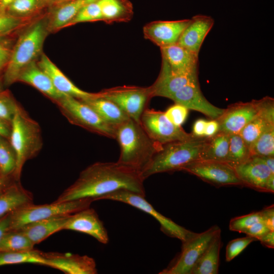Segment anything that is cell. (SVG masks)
I'll return each instance as SVG.
<instances>
[{
    "label": "cell",
    "instance_id": "obj_1",
    "mask_svg": "<svg viewBox=\"0 0 274 274\" xmlns=\"http://www.w3.org/2000/svg\"><path fill=\"white\" fill-rule=\"evenodd\" d=\"M145 179L139 172L117 162H97L87 166L54 201L62 202L90 198L94 201L120 189L145 196Z\"/></svg>",
    "mask_w": 274,
    "mask_h": 274
},
{
    "label": "cell",
    "instance_id": "obj_2",
    "mask_svg": "<svg viewBox=\"0 0 274 274\" xmlns=\"http://www.w3.org/2000/svg\"><path fill=\"white\" fill-rule=\"evenodd\" d=\"M120 147L118 162L142 173L163 145L152 140L140 123L129 119L116 128Z\"/></svg>",
    "mask_w": 274,
    "mask_h": 274
},
{
    "label": "cell",
    "instance_id": "obj_3",
    "mask_svg": "<svg viewBox=\"0 0 274 274\" xmlns=\"http://www.w3.org/2000/svg\"><path fill=\"white\" fill-rule=\"evenodd\" d=\"M49 31L48 20L42 18L32 23L20 34L13 47L10 61L4 71L5 85L17 82L21 72L42 54Z\"/></svg>",
    "mask_w": 274,
    "mask_h": 274
},
{
    "label": "cell",
    "instance_id": "obj_4",
    "mask_svg": "<svg viewBox=\"0 0 274 274\" xmlns=\"http://www.w3.org/2000/svg\"><path fill=\"white\" fill-rule=\"evenodd\" d=\"M207 139L194 137L163 145L142 173V177L145 180L156 174L182 170L190 163L200 159Z\"/></svg>",
    "mask_w": 274,
    "mask_h": 274
},
{
    "label": "cell",
    "instance_id": "obj_5",
    "mask_svg": "<svg viewBox=\"0 0 274 274\" xmlns=\"http://www.w3.org/2000/svg\"><path fill=\"white\" fill-rule=\"evenodd\" d=\"M9 140L16 156V166L13 176L15 180L20 181L24 163L37 156L43 146L39 124L29 117L21 107L11 121Z\"/></svg>",
    "mask_w": 274,
    "mask_h": 274
},
{
    "label": "cell",
    "instance_id": "obj_6",
    "mask_svg": "<svg viewBox=\"0 0 274 274\" xmlns=\"http://www.w3.org/2000/svg\"><path fill=\"white\" fill-rule=\"evenodd\" d=\"M90 198L50 204L25 205L10 214L9 230H17L28 223L55 216L67 215L90 207Z\"/></svg>",
    "mask_w": 274,
    "mask_h": 274
},
{
    "label": "cell",
    "instance_id": "obj_7",
    "mask_svg": "<svg viewBox=\"0 0 274 274\" xmlns=\"http://www.w3.org/2000/svg\"><path fill=\"white\" fill-rule=\"evenodd\" d=\"M54 102L71 123L99 135L115 139L116 129L82 100L63 94Z\"/></svg>",
    "mask_w": 274,
    "mask_h": 274
},
{
    "label": "cell",
    "instance_id": "obj_8",
    "mask_svg": "<svg viewBox=\"0 0 274 274\" xmlns=\"http://www.w3.org/2000/svg\"><path fill=\"white\" fill-rule=\"evenodd\" d=\"M221 235V229L214 225L199 233L193 232L182 242L181 252L174 262L160 274H190L198 259L214 239Z\"/></svg>",
    "mask_w": 274,
    "mask_h": 274
},
{
    "label": "cell",
    "instance_id": "obj_9",
    "mask_svg": "<svg viewBox=\"0 0 274 274\" xmlns=\"http://www.w3.org/2000/svg\"><path fill=\"white\" fill-rule=\"evenodd\" d=\"M145 196L128 190L120 189L100 197L98 200L108 199L121 202L138 209L152 216L160 225L161 230L165 234L185 241L193 234L184 227L163 216L149 202Z\"/></svg>",
    "mask_w": 274,
    "mask_h": 274
},
{
    "label": "cell",
    "instance_id": "obj_10",
    "mask_svg": "<svg viewBox=\"0 0 274 274\" xmlns=\"http://www.w3.org/2000/svg\"><path fill=\"white\" fill-rule=\"evenodd\" d=\"M97 96L116 104L133 120H140L150 99L152 98L149 87L121 86L105 89Z\"/></svg>",
    "mask_w": 274,
    "mask_h": 274
},
{
    "label": "cell",
    "instance_id": "obj_11",
    "mask_svg": "<svg viewBox=\"0 0 274 274\" xmlns=\"http://www.w3.org/2000/svg\"><path fill=\"white\" fill-rule=\"evenodd\" d=\"M140 124L152 140L161 145L196 137L192 133L186 132L181 126L172 123L164 112L148 108L142 115Z\"/></svg>",
    "mask_w": 274,
    "mask_h": 274
},
{
    "label": "cell",
    "instance_id": "obj_12",
    "mask_svg": "<svg viewBox=\"0 0 274 274\" xmlns=\"http://www.w3.org/2000/svg\"><path fill=\"white\" fill-rule=\"evenodd\" d=\"M182 170L216 187L242 186L234 168L226 162L200 159L187 164Z\"/></svg>",
    "mask_w": 274,
    "mask_h": 274
},
{
    "label": "cell",
    "instance_id": "obj_13",
    "mask_svg": "<svg viewBox=\"0 0 274 274\" xmlns=\"http://www.w3.org/2000/svg\"><path fill=\"white\" fill-rule=\"evenodd\" d=\"M261 99L249 102H238L229 105L216 120L219 124L218 132L228 134H238L258 113Z\"/></svg>",
    "mask_w": 274,
    "mask_h": 274
},
{
    "label": "cell",
    "instance_id": "obj_14",
    "mask_svg": "<svg viewBox=\"0 0 274 274\" xmlns=\"http://www.w3.org/2000/svg\"><path fill=\"white\" fill-rule=\"evenodd\" d=\"M63 230L86 233L103 244H107L109 241L108 233L103 222L95 210L90 207L70 215Z\"/></svg>",
    "mask_w": 274,
    "mask_h": 274
},
{
    "label": "cell",
    "instance_id": "obj_15",
    "mask_svg": "<svg viewBox=\"0 0 274 274\" xmlns=\"http://www.w3.org/2000/svg\"><path fill=\"white\" fill-rule=\"evenodd\" d=\"M175 104L188 110L198 111L211 119H216L224 111L210 103L203 95L198 82L189 84L171 95L169 98Z\"/></svg>",
    "mask_w": 274,
    "mask_h": 274
},
{
    "label": "cell",
    "instance_id": "obj_16",
    "mask_svg": "<svg viewBox=\"0 0 274 274\" xmlns=\"http://www.w3.org/2000/svg\"><path fill=\"white\" fill-rule=\"evenodd\" d=\"M46 266L58 269L66 274H96V264L87 255L70 253L43 252Z\"/></svg>",
    "mask_w": 274,
    "mask_h": 274
},
{
    "label": "cell",
    "instance_id": "obj_17",
    "mask_svg": "<svg viewBox=\"0 0 274 274\" xmlns=\"http://www.w3.org/2000/svg\"><path fill=\"white\" fill-rule=\"evenodd\" d=\"M162 64L172 74L198 73V55L176 44L160 48Z\"/></svg>",
    "mask_w": 274,
    "mask_h": 274
},
{
    "label": "cell",
    "instance_id": "obj_18",
    "mask_svg": "<svg viewBox=\"0 0 274 274\" xmlns=\"http://www.w3.org/2000/svg\"><path fill=\"white\" fill-rule=\"evenodd\" d=\"M190 19L174 21H156L143 28L145 38L160 48L177 44L178 40Z\"/></svg>",
    "mask_w": 274,
    "mask_h": 274
},
{
    "label": "cell",
    "instance_id": "obj_19",
    "mask_svg": "<svg viewBox=\"0 0 274 274\" xmlns=\"http://www.w3.org/2000/svg\"><path fill=\"white\" fill-rule=\"evenodd\" d=\"M242 186L258 191L266 192L265 184L272 174L263 159L258 156H250L245 162L234 167Z\"/></svg>",
    "mask_w": 274,
    "mask_h": 274
},
{
    "label": "cell",
    "instance_id": "obj_20",
    "mask_svg": "<svg viewBox=\"0 0 274 274\" xmlns=\"http://www.w3.org/2000/svg\"><path fill=\"white\" fill-rule=\"evenodd\" d=\"M214 24L209 16L196 15L190 19V22L181 33L177 44L199 55L202 44Z\"/></svg>",
    "mask_w": 274,
    "mask_h": 274
},
{
    "label": "cell",
    "instance_id": "obj_21",
    "mask_svg": "<svg viewBox=\"0 0 274 274\" xmlns=\"http://www.w3.org/2000/svg\"><path fill=\"white\" fill-rule=\"evenodd\" d=\"M198 82V73L174 74L161 65L157 80L149 88L151 97L161 96L168 98L186 85Z\"/></svg>",
    "mask_w": 274,
    "mask_h": 274
},
{
    "label": "cell",
    "instance_id": "obj_22",
    "mask_svg": "<svg viewBox=\"0 0 274 274\" xmlns=\"http://www.w3.org/2000/svg\"><path fill=\"white\" fill-rule=\"evenodd\" d=\"M37 64L49 77L55 88L61 93L81 100L96 95V93L88 92L76 86L45 54L42 53Z\"/></svg>",
    "mask_w": 274,
    "mask_h": 274
},
{
    "label": "cell",
    "instance_id": "obj_23",
    "mask_svg": "<svg viewBox=\"0 0 274 274\" xmlns=\"http://www.w3.org/2000/svg\"><path fill=\"white\" fill-rule=\"evenodd\" d=\"M274 125V99L269 96L261 99L258 113L244 127L239 133L248 147L270 126Z\"/></svg>",
    "mask_w": 274,
    "mask_h": 274
},
{
    "label": "cell",
    "instance_id": "obj_24",
    "mask_svg": "<svg viewBox=\"0 0 274 274\" xmlns=\"http://www.w3.org/2000/svg\"><path fill=\"white\" fill-rule=\"evenodd\" d=\"M17 82L29 84L55 102L64 94L57 90L50 78L35 61L24 68L19 75Z\"/></svg>",
    "mask_w": 274,
    "mask_h": 274
},
{
    "label": "cell",
    "instance_id": "obj_25",
    "mask_svg": "<svg viewBox=\"0 0 274 274\" xmlns=\"http://www.w3.org/2000/svg\"><path fill=\"white\" fill-rule=\"evenodd\" d=\"M69 215L58 216L38 220L25 224L17 230L27 236L35 245L54 233L63 230Z\"/></svg>",
    "mask_w": 274,
    "mask_h": 274
},
{
    "label": "cell",
    "instance_id": "obj_26",
    "mask_svg": "<svg viewBox=\"0 0 274 274\" xmlns=\"http://www.w3.org/2000/svg\"><path fill=\"white\" fill-rule=\"evenodd\" d=\"M33 203L32 194L14 181L0 191V219L25 205Z\"/></svg>",
    "mask_w": 274,
    "mask_h": 274
},
{
    "label": "cell",
    "instance_id": "obj_27",
    "mask_svg": "<svg viewBox=\"0 0 274 274\" xmlns=\"http://www.w3.org/2000/svg\"><path fill=\"white\" fill-rule=\"evenodd\" d=\"M82 101L89 106L106 122L115 129L130 119L116 104L98 96L97 93L94 97Z\"/></svg>",
    "mask_w": 274,
    "mask_h": 274
},
{
    "label": "cell",
    "instance_id": "obj_28",
    "mask_svg": "<svg viewBox=\"0 0 274 274\" xmlns=\"http://www.w3.org/2000/svg\"><path fill=\"white\" fill-rule=\"evenodd\" d=\"M97 1L73 0L59 6L48 19L49 31H55L67 26L84 6Z\"/></svg>",
    "mask_w": 274,
    "mask_h": 274
},
{
    "label": "cell",
    "instance_id": "obj_29",
    "mask_svg": "<svg viewBox=\"0 0 274 274\" xmlns=\"http://www.w3.org/2000/svg\"><path fill=\"white\" fill-rule=\"evenodd\" d=\"M102 20L108 23L126 21L133 14V8L129 0H97Z\"/></svg>",
    "mask_w": 274,
    "mask_h": 274
},
{
    "label": "cell",
    "instance_id": "obj_30",
    "mask_svg": "<svg viewBox=\"0 0 274 274\" xmlns=\"http://www.w3.org/2000/svg\"><path fill=\"white\" fill-rule=\"evenodd\" d=\"M221 247V235L216 237L193 266L190 274H217Z\"/></svg>",
    "mask_w": 274,
    "mask_h": 274
},
{
    "label": "cell",
    "instance_id": "obj_31",
    "mask_svg": "<svg viewBox=\"0 0 274 274\" xmlns=\"http://www.w3.org/2000/svg\"><path fill=\"white\" fill-rule=\"evenodd\" d=\"M229 138V134L221 132L208 138L200 159L227 163Z\"/></svg>",
    "mask_w": 274,
    "mask_h": 274
},
{
    "label": "cell",
    "instance_id": "obj_32",
    "mask_svg": "<svg viewBox=\"0 0 274 274\" xmlns=\"http://www.w3.org/2000/svg\"><path fill=\"white\" fill-rule=\"evenodd\" d=\"M27 263L45 266L47 264L43 252L35 249L24 252H0V266Z\"/></svg>",
    "mask_w": 274,
    "mask_h": 274
},
{
    "label": "cell",
    "instance_id": "obj_33",
    "mask_svg": "<svg viewBox=\"0 0 274 274\" xmlns=\"http://www.w3.org/2000/svg\"><path fill=\"white\" fill-rule=\"evenodd\" d=\"M35 245L18 230L7 231L0 240V252H24L32 250Z\"/></svg>",
    "mask_w": 274,
    "mask_h": 274
},
{
    "label": "cell",
    "instance_id": "obj_34",
    "mask_svg": "<svg viewBox=\"0 0 274 274\" xmlns=\"http://www.w3.org/2000/svg\"><path fill=\"white\" fill-rule=\"evenodd\" d=\"M250 157L249 149L238 134L230 135L227 163L234 167L246 161Z\"/></svg>",
    "mask_w": 274,
    "mask_h": 274
},
{
    "label": "cell",
    "instance_id": "obj_35",
    "mask_svg": "<svg viewBox=\"0 0 274 274\" xmlns=\"http://www.w3.org/2000/svg\"><path fill=\"white\" fill-rule=\"evenodd\" d=\"M249 149L250 156H274V125L261 133Z\"/></svg>",
    "mask_w": 274,
    "mask_h": 274
},
{
    "label": "cell",
    "instance_id": "obj_36",
    "mask_svg": "<svg viewBox=\"0 0 274 274\" xmlns=\"http://www.w3.org/2000/svg\"><path fill=\"white\" fill-rule=\"evenodd\" d=\"M16 166V154L9 140L0 136V176H13Z\"/></svg>",
    "mask_w": 274,
    "mask_h": 274
},
{
    "label": "cell",
    "instance_id": "obj_37",
    "mask_svg": "<svg viewBox=\"0 0 274 274\" xmlns=\"http://www.w3.org/2000/svg\"><path fill=\"white\" fill-rule=\"evenodd\" d=\"M102 20L99 6L97 1L90 3L84 6L69 22L67 26L79 23L93 22Z\"/></svg>",
    "mask_w": 274,
    "mask_h": 274
},
{
    "label": "cell",
    "instance_id": "obj_38",
    "mask_svg": "<svg viewBox=\"0 0 274 274\" xmlns=\"http://www.w3.org/2000/svg\"><path fill=\"white\" fill-rule=\"evenodd\" d=\"M23 18L14 16L0 9V37H9L26 24Z\"/></svg>",
    "mask_w": 274,
    "mask_h": 274
},
{
    "label": "cell",
    "instance_id": "obj_39",
    "mask_svg": "<svg viewBox=\"0 0 274 274\" xmlns=\"http://www.w3.org/2000/svg\"><path fill=\"white\" fill-rule=\"evenodd\" d=\"M20 106L10 91H0V118L11 123V121Z\"/></svg>",
    "mask_w": 274,
    "mask_h": 274
},
{
    "label": "cell",
    "instance_id": "obj_40",
    "mask_svg": "<svg viewBox=\"0 0 274 274\" xmlns=\"http://www.w3.org/2000/svg\"><path fill=\"white\" fill-rule=\"evenodd\" d=\"M42 0H15L5 10L14 16L23 18L37 10Z\"/></svg>",
    "mask_w": 274,
    "mask_h": 274
},
{
    "label": "cell",
    "instance_id": "obj_41",
    "mask_svg": "<svg viewBox=\"0 0 274 274\" xmlns=\"http://www.w3.org/2000/svg\"><path fill=\"white\" fill-rule=\"evenodd\" d=\"M261 221H263L261 211L254 212L231 219L229 228L231 231L244 233L252 225Z\"/></svg>",
    "mask_w": 274,
    "mask_h": 274
},
{
    "label": "cell",
    "instance_id": "obj_42",
    "mask_svg": "<svg viewBox=\"0 0 274 274\" xmlns=\"http://www.w3.org/2000/svg\"><path fill=\"white\" fill-rule=\"evenodd\" d=\"M257 241L255 238L247 236L237 238L230 241L226 247V260L231 261L238 255L249 245L253 242Z\"/></svg>",
    "mask_w": 274,
    "mask_h": 274
},
{
    "label": "cell",
    "instance_id": "obj_43",
    "mask_svg": "<svg viewBox=\"0 0 274 274\" xmlns=\"http://www.w3.org/2000/svg\"><path fill=\"white\" fill-rule=\"evenodd\" d=\"M188 110L181 105L175 104L164 112V114L172 123L176 126H181L187 118Z\"/></svg>",
    "mask_w": 274,
    "mask_h": 274
},
{
    "label": "cell",
    "instance_id": "obj_44",
    "mask_svg": "<svg viewBox=\"0 0 274 274\" xmlns=\"http://www.w3.org/2000/svg\"><path fill=\"white\" fill-rule=\"evenodd\" d=\"M11 39L0 42V73L4 71L12 54Z\"/></svg>",
    "mask_w": 274,
    "mask_h": 274
},
{
    "label": "cell",
    "instance_id": "obj_45",
    "mask_svg": "<svg viewBox=\"0 0 274 274\" xmlns=\"http://www.w3.org/2000/svg\"><path fill=\"white\" fill-rule=\"evenodd\" d=\"M270 231L265 223L261 221L255 223L244 232L248 236L258 240L262 236Z\"/></svg>",
    "mask_w": 274,
    "mask_h": 274
},
{
    "label": "cell",
    "instance_id": "obj_46",
    "mask_svg": "<svg viewBox=\"0 0 274 274\" xmlns=\"http://www.w3.org/2000/svg\"><path fill=\"white\" fill-rule=\"evenodd\" d=\"M263 221L270 230L274 231V207L273 205L265 207L260 211Z\"/></svg>",
    "mask_w": 274,
    "mask_h": 274
},
{
    "label": "cell",
    "instance_id": "obj_47",
    "mask_svg": "<svg viewBox=\"0 0 274 274\" xmlns=\"http://www.w3.org/2000/svg\"><path fill=\"white\" fill-rule=\"evenodd\" d=\"M219 130V124L216 119H211L207 121L205 130L204 137L211 138L215 135Z\"/></svg>",
    "mask_w": 274,
    "mask_h": 274
},
{
    "label": "cell",
    "instance_id": "obj_48",
    "mask_svg": "<svg viewBox=\"0 0 274 274\" xmlns=\"http://www.w3.org/2000/svg\"><path fill=\"white\" fill-rule=\"evenodd\" d=\"M207 120L203 119L197 120L194 123L192 134L197 138L204 137V130Z\"/></svg>",
    "mask_w": 274,
    "mask_h": 274
},
{
    "label": "cell",
    "instance_id": "obj_49",
    "mask_svg": "<svg viewBox=\"0 0 274 274\" xmlns=\"http://www.w3.org/2000/svg\"><path fill=\"white\" fill-rule=\"evenodd\" d=\"M260 243L268 248H274V231L270 230L259 239Z\"/></svg>",
    "mask_w": 274,
    "mask_h": 274
},
{
    "label": "cell",
    "instance_id": "obj_50",
    "mask_svg": "<svg viewBox=\"0 0 274 274\" xmlns=\"http://www.w3.org/2000/svg\"><path fill=\"white\" fill-rule=\"evenodd\" d=\"M11 132V123L0 118V136L9 140Z\"/></svg>",
    "mask_w": 274,
    "mask_h": 274
},
{
    "label": "cell",
    "instance_id": "obj_51",
    "mask_svg": "<svg viewBox=\"0 0 274 274\" xmlns=\"http://www.w3.org/2000/svg\"><path fill=\"white\" fill-rule=\"evenodd\" d=\"M10 214L0 219V240L4 234L9 230Z\"/></svg>",
    "mask_w": 274,
    "mask_h": 274
},
{
    "label": "cell",
    "instance_id": "obj_52",
    "mask_svg": "<svg viewBox=\"0 0 274 274\" xmlns=\"http://www.w3.org/2000/svg\"><path fill=\"white\" fill-rule=\"evenodd\" d=\"M14 181L15 180L13 175L8 176H0V191Z\"/></svg>",
    "mask_w": 274,
    "mask_h": 274
},
{
    "label": "cell",
    "instance_id": "obj_53",
    "mask_svg": "<svg viewBox=\"0 0 274 274\" xmlns=\"http://www.w3.org/2000/svg\"><path fill=\"white\" fill-rule=\"evenodd\" d=\"M261 157L266 165L270 170L271 173L274 174V156H266Z\"/></svg>",
    "mask_w": 274,
    "mask_h": 274
},
{
    "label": "cell",
    "instance_id": "obj_54",
    "mask_svg": "<svg viewBox=\"0 0 274 274\" xmlns=\"http://www.w3.org/2000/svg\"><path fill=\"white\" fill-rule=\"evenodd\" d=\"M266 192L273 193L274 192V175H271L268 178L265 184Z\"/></svg>",
    "mask_w": 274,
    "mask_h": 274
},
{
    "label": "cell",
    "instance_id": "obj_55",
    "mask_svg": "<svg viewBox=\"0 0 274 274\" xmlns=\"http://www.w3.org/2000/svg\"><path fill=\"white\" fill-rule=\"evenodd\" d=\"M15 0H0V9L5 10L7 7Z\"/></svg>",
    "mask_w": 274,
    "mask_h": 274
},
{
    "label": "cell",
    "instance_id": "obj_56",
    "mask_svg": "<svg viewBox=\"0 0 274 274\" xmlns=\"http://www.w3.org/2000/svg\"><path fill=\"white\" fill-rule=\"evenodd\" d=\"M9 39H10V38L9 37H0V42L5 41L8 40Z\"/></svg>",
    "mask_w": 274,
    "mask_h": 274
},
{
    "label": "cell",
    "instance_id": "obj_57",
    "mask_svg": "<svg viewBox=\"0 0 274 274\" xmlns=\"http://www.w3.org/2000/svg\"><path fill=\"white\" fill-rule=\"evenodd\" d=\"M51 0H42V2L48 3H49Z\"/></svg>",
    "mask_w": 274,
    "mask_h": 274
},
{
    "label": "cell",
    "instance_id": "obj_58",
    "mask_svg": "<svg viewBox=\"0 0 274 274\" xmlns=\"http://www.w3.org/2000/svg\"><path fill=\"white\" fill-rule=\"evenodd\" d=\"M2 90H3V89H2V84L0 82V91H1Z\"/></svg>",
    "mask_w": 274,
    "mask_h": 274
},
{
    "label": "cell",
    "instance_id": "obj_59",
    "mask_svg": "<svg viewBox=\"0 0 274 274\" xmlns=\"http://www.w3.org/2000/svg\"><path fill=\"white\" fill-rule=\"evenodd\" d=\"M60 1L67 2H69V1H73V0H60Z\"/></svg>",
    "mask_w": 274,
    "mask_h": 274
}]
</instances>
